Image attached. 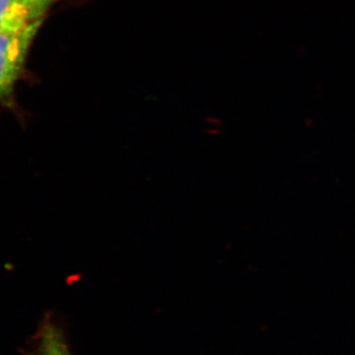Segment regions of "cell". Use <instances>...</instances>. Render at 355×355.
I'll return each mask as SVG.
<instances>
[{"label":"cell","instance_id":"6da1fadb","mask_svg":"<svg viewBox=\"0 0 355 355\" xmlns=\"http://www.w3.org/2000/svg\"><path fill=\"white\" fill-rule=\"evenodd\" d=\"M44 22L17 32L0 33V105L15 110L16 84L25 72L26 60Z\"/></svg>","mask_w":355,"mask_h":355},{"label":"cell","instance_id":"7a4b0ae2","mask_svg":"<svg viewBox=\"0 0 355 355\" xmlns=\"http://www.w3.org/2000/svg\"><path fill=\"white\" fill-rule=\"evenodd\" d=\"M64 0H0V33L17 32L44 22L48 14Z\"/></svg>","mask_w":355,"mask_h":355},{"label":"cell","instance_id":"3957f363","mask_svg":"<svg viewBox=\"0 0 355 355\" xmlns=\"http://www.w3.org/2000/svg\"><path fill=\"white\" fill-rule=\"evenodd\" d=\"M33 355H72L64 331L51 320L42 324Z\"/></svg>","mask_w":355,"mask_h":355}]
</instances>
